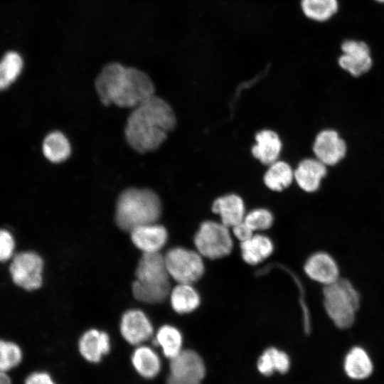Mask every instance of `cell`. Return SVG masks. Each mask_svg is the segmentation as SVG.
Segmentation results:
<instances>
[{
	"instance_id": "obj_1",
	"label": "cell",
	"mask_w": 384,
	"mask_h": 384,
	"mask_svg": "<svg viewBox=\"0 0 384 384\" xmlns=\"http://www.w3.org/2000/svg\"><path fill=\"white\" fill-rule=\"evenodd\" d=\"M171 107L153 95L134 107L127 119L125 137L131 147L144 153L156 149L176 126Z\"/></svg>"
},
{
	"instance_id": "obj_2",
	"label": "cell",
	"mask_w": 384,
	"mask_h": 384,
	"mask_svg": "<svg viewBox=\"0 0 384 384\" xmlns=\"http://www.w3.org/2000/svg\"><path fill=\"white\" fill-rule=\"evenodd\" d=\"M95 88L105 105L135 107L154 95V85L144 72L119 63L107 64L95 81Z\"/></svg>"
},
{
	"instance_id": "obj_3",
	"label": "cell",
	"mask_w": 384,
	"mask_h": 384,
	"mask_svg": "<svg viewBox=\"0 0 384 384\" xmlns=\"http://www.w3.org/2000/svg\"><path fill=\"white\" fill-rule=\"evenodd\" d=\"M135 276L132 293L137 300L148 304H158L169 296L171 290V277L164 255L159 252L143 253L138 262Z\"/></svg>"
},
{
	"instance_id": "obj_4",
	"label": "cell",
	"mask_w": 384,
	"mask_h": 384,
	"mask_svg": "<svg viewBox=\"0 0 384 384\" xmlns=\"http://www.w3.org/2000/svg\"><path fill=\"white\" fill-rule=\"evenodd\" d=\"M161 214V203L154 191L132 188L119 195L115 220L119 228L130 231L138 226L156 223Z\"/></svg>"
},
{
	"instance_id": "obj_5",
	"label": "cell",
	"mask_w": 384,
	"mask_h": 384,
	"mask_svg": "<svg viewBox=\"0 0 384 384\" xmlns=\"http://www.w3.org/2000/svg\"><path fill=\"white\" fill-rule=\"evenodd\" d=\"M323 301L326 313L336 327L346 329L354 324L361 295L351 281L340 277L324 287Z\"/></svg>"
},
{
	"instance_id": "obj_6",
	"label": "cell",
	"mask_w": 384,
	"mask_h": 384,
	"mask_svg": "<svg viewBox=\"0 0 384 384\" xmlns=\"http://www.w3.org/2000/svg\"><path fill=\"white\" fill-rule=\"evenodd\" d=\"M193 242L196 251L210 260L228 255L233 247L230 228L221 222L206 220L201 223L195 234Z\"/></svg>"
},
{
	"instance_id": "obj_7",
	"label": "cell",
	"mask_w": 384,
	"mask_h": 384,
	"mask_svg": "<svg viewBox=\"0 0 384 384\" xmlns=\"http://www.w3.org/2000/svg\"><path fill=\"white\" fill-rule=\"evenodd\" d=\"M164 259L171 278L178 283L193 284L204 274L203 257L197 251L176 247L170 249Z\"/></svg>"
},
{
	"instance_id": "obj_8",
	"label": "cell",
	"mask_w": 384,
	"mask_h": 384,
	"mask_svg": "<svg viewBox=\"0 0 384 384\" xmlns=\"http://www.w3.org/2000/svg\"><path fill=\"white\" fill-rule=\"evenodd\" d=\"M43 261L36 252L27 251L15 255L9 267L13 282L28 291L38 289L43 282Z\"/></svg>"
},
{
	"instance_id": "obj_9",
	"label": "cell",
	"mask_w": 384,
	"mask_h": 384,
	"mask_svg": "<svg viewBox=\"0 0 384 384\" xmlns=\"http://www.w3.org/2000/svg\"><path fill=\"white\" fill-rule=\"evenodd\" d=\"M205 373L204 363L198 353L182 350L171 359L167 384H201Z\"/></svg>"
},
{
	"instance_id": "obj_10",
	"label": "cell",
	"mask_w": 384,
	"mask_h": 384,
	"mask_svg": "<svg viewBox=\"0 0 384 384\" xmlns=\"http://www.w3.org/2000/svg\"><path fill=\"white\" fill-rule=\"evenodd\" d=\"M339 66L354 77L367 73L373 65L370 49L363 41L346 39L341 44Z\"/></svg>"
},
{
	"instance_id": "obj_11",
	"label": "cell",
	"mask_w": 384,
	"mask_h": 384,
	"mask_svg": "<svg viewBox=\"0 0 384 384\" xmlns=\"http://www.w3.org/2000/svg\"><path fill=\"white\" fill-rule=\"evenodd\" d=\"M304 270L309 278L324 287L335 282L341 277L336 260L324 251L311 255L304 263Z\"/></svg>"
},
{
	"instance_id": "obj_12",
	"label": "cell",
	"mask_w": 384,
	"mask_h": 384,
	"mask_svg": "<svg viewBox=\"0 0 384 384\" xmlns=\"http://www.w3.org/2000/svg\"><path fill=\"white\" fill-rule=\"evenodd\" d=\"M313 151L316 159L324 164L334 165L345 156L346 146L336 131L326 129L316 137Z\"/></svg>"
},
{
	"instance_id": "obj_13",
	"label": "cell",
	"mask_w": 384,
	"mask_h": 384,
	"mask_svg": "<svg viewBox=\"0 0 384 384\" xmlns=\"http://www.w3.org/2000/svg\"><path fill=\"white\" fill-rule=\"evenodd\" d=\"M120 331L127 342L132 345H138L152 336L154 329L151 321L142 311L130 309L122 317Z\"/></svg>"
},
{
	"instance_id": "obj_14",
	"label": "cell",
	"mask_w": 384,
	"mask_h": 384,
	"mask_svg": "<svg viewBox=\"0 0 384 384\" xmlns=\"http://www.w3.org/2000/svg\"><path fill=\"white\" fill-rule=\"evenodd\" d=\"M130 233L132 242L143 253L159 252L168 239L166 229L156 223L138 226Z\"/></svg>"
},
{
	"instance_id": "obj_15",
	"label": "cell",
	"mask_w": 384,
	"mask_h": 384,
	"mask_svg": "<svg viewBox=\"0 0 384 384\" xmlns=\"http://www.w3.org/2000/svg\"><path fill=\"white\" fill-rule=\"evenodd\" d=\"M212 211L220 218V222L231 228L243 221L245 215L242 198L234 193L217 198L212 204Z\"/></svg>"
},
{
	"instance_id": "obj_16",
	"label": "cell",
	"mask_w": 384,
	"mask_h": 384,
	"mask_svg": "<svg viewBox=\"0 0 384 384\" xmlns=\"http://www.w3.org/2000/svg\"><path fill=\"white\" fill-rule=\"evenodd\" d=\"M326 174L325 164L317 159H306L294 171V178L303 191L311 193L319 188L321 181Z\"/></svg>"
},
{
	"instance_id": "obj_17",
	"label": "cell",
	"mask_w": 384,
	"mask_h": 384,
	"mask_svg": "<svg viewBox=\"0 0 384 384\" xmlns=\"http://www.w3.org/2000/svg\"><path fill=\"white\" fill-rule=\"evenodd\" d=\"M78 347L80 354L85 359L96 363L110 351V338L104 331L90 329L81 336Z\"/></svg>"
},
{
	"instance_id": "obj_18",
	"label": "cell",
	"mask_w": 384,
	"mask_h": 384,
	"mask_svg": "<svg viewBox=\"0 0 384 384\" xmlns=\"http://www.w3.org/2000/svg\"><path fill=\"white\" fill-rule=\"evenodd\" d=\"M256 144L252 154L262 164L270 165L278 159L282 143L278 134L270 129H264L255 135Z\"/></svg>"
},
{
	"instance_id": "obj_19",
	"label": "cell",
	"mask_w": 384,
	"mask_h": 384,
	"mask_svg": "<svg viewBox=\"0 0 384 384\" xmlns=\"http://www.w3.org/2000/svg\"><path fill=\"white\" fill-rule=\"evenodd\" d=\"M240 251L246 263L256 265L272 255L274 244L267 235L255 233L250 238L240 242Z\"/></svg>"
},
{
	"instance_id": "obj_20",
	"label": "cell",
	"mask_w": 384,
	"mask_h": 384,
	"mask_svg": "<svg viewBox=\"0 0 384 384\" xmlns=\"http://www.w3.org/2000/svg\"><path fill=\"white\" fill-rule=\"evenodd\" d=\"M373 369V362L364 348L354 346L349 350L344 359V370L349 378L354 380L367 378Z\"/></svg>"
},
{
	"instance_id": "obj_21",
	"label": "cell",
	"mask_w": 384,
	"mask_h": 384,
	"mask_svg": "<svg viewBox=\"0 0 384 384\" xmlns=\"http://www.w3.org/2000/svg\"><path fill=\"white\" fill-rule=\"evenodd\" d=\"M170 302L173 309L178 314L195 311L200 305L201 297L191 284L178 283L170 292Z\"/></svg>"
},
{
	"instance_id": "obj_22",
	"label": "cell",
	"mask_w": 384,
	"mask_h": 384,
	"mask_svg": "<svg viewBox=\"0 0 384 384\" xmlns=\"http://www.w3.org/2000/svg\"><path fill=\"white\" fill-rule=\"evenodd\" d=\"M132 362L138 373L146 378L155 377L161 368V361L156 353L145 346H139L134 350Z\"/></svg>"
},
{
	"instance_id": "obj_23",
	"label": "cell",
	"mask_w": 384,
	"mask_h": 384,
	"mask_svg": "<svg viewBox=\"0 0 384 384\" xmlns=\"http://www.w3.org/2000/svg\"><path fill=\"white\" fill-rule=\"evenodd\" d=\"M301 9L309 19L316 22H325L338 11V0H301Z\"/></svg>"
},
{
	"instance_id": "obj_24",
	"label": "cell",
	"mask_w": 384,
	"mask_h": 384,
	"mask_svg": "<svg viewBox=\"0 0 384 384\" xmlns=\"http://www.w3.org/2000/svg\"><path fill=\"white\" fill-rule=\"evenodd\" d=\"M293 179L294 171L289 164L279 160L270 164L264 175L265 186L274 191H281L287 188Z\"/></svg>"
},
{
	"instance_id": "obj_25",
	"label": "cell",
	"mask_w": 384,
	"mask_h": 384,
	"mask_svg": "<svg viewBox=\"0 0 384 384\" xmlns=\"http://www.w3.org/2000/svg\"><path fill=\"white\" fill-rule=\"evenodd\" d=\"M44 156L53 163L67 159L70 154V145L65 136L60 132L48 134L43 143Z\"/></svg>"
},
{
	"instance_id": "obj_26",
	"label": "cell",
	"mask_w": 384,
	"mask_h": 384,
	"mask_svg": "<svg viewBox=\"0 0 384 384\" xmlns=\"http://www.w3.org/2000/svg\"><path fill=\"white\" fill-rule=\"evenodd\" d=\"M154 343L161 347L164 356L170 359L182 351V335L178 329L171 325H164L159 329Z\"/></svg>"
},
{
	"instance_id": "obj_27",
	"label": "cell",
	"mask_w": 384,
	"mask_h": 384,
	"mask_svg": "<svg viewBox=\"0 0 384 384\" xmlns=\"http://www.w3.org/2000/svg\"><path fill=\"white\" fill-rule=\"evenodd\" d=\"M289 366V356L273 347L266 349L257 361L258 370L265 375H270L274 371L284 373L288 371Z\"/></svg>"
},
{
	"instance_id": "obj_28",
	"label": "cell",
	"mask_w": 384,
	"mask_h": 384,
	"mask_svg": "<svg viewBox=\"0 0 384 384\" xmlns=\"http://www.w3.org/2000/svg\"><path fill=\"white\" fill-rule=\"evenodd\" d=\"M23 61L16 51H9L0 60V91L8 88L20 75Z\"/></svg>"
},
{
	"instance_id": "obj_29",
	"label": "cell",
	"mask_w": 384,
	"mask_h": 384,
	"mask_svg": "<svg viewBox=\"0 0 384 384\" xmlns=\"http://www.w3.org/2000/svg\"><path fill=\"white\" fill-rule=\"evenodd\" d=\"M22 358V351L18 345L0 339V370L7 373L18 366Z\"/></svg>"
},
{
	"instance_id": "obj_30",
	"label": "cell",
	"mask_w": 384,
	"mask_h": 384,
	"mask_svg": "<svg viewBox=\"0 0 384 384\" xmlns=\"http://www.w3.org/2000/svg\"><path fill=\"white\" fill-rule=\"evenodd\" d=\"M243 221L254 231L269 229L274 221L272 213L265 208H256L246 213Z\"/></svg>"
},
{
	"instance_id": "obj_31",
	"label": "cell",
	"mask_w": 384,
	"mask_h": 384,
	"mask_svg": "<svg viewBox=\"0 0 384 384\" xmlns=\"http://www.w3.org/2000/svg\"><path fill=\"white\" fill-rule=\"evenodd\" d=\"M14 247L15 242L11 233L0 229V262L9 260L13 255Z\"/></svg>"
},
{
	"instance_id": "obj_32",
	"label": "cell",
	"mask_w": 384,
	"mask_h": 384,
	"mask_svg": "<svg viewBox=\"0 0 384 384\" xmlns=\"http://www.w3.org/2000/svg\"><path fill=\"white\" fill-rule=\"evenodd\" d=\"M233 235L240 242L250 238L255 233L244 222L231 228Z\"/></svg>"
},
{
	"instance_id": "obj_33",
	"label": "cell",
	"mask_w": 384,
	"mask_h": 384,
	"mask_svg": "<svg viewBox=\"0 0 384 384\" xmlns=\"http://www.w3.org/2000/svg\"><path fill=\"white\" fill-rule=\"evenodd\" d=\"M25 384H55L50 375L46 372L31 373L25 380Z\"/></svg>"
},
{
	"instance_id": "obj_34",
	"label": "cell",
	"mask_w": 384,
	"mask_h": 384,
	"mask_svg": "<svg viewBox=\"0 0 384 384\" xmlns=\"http://www.w3.org/2000/svg\"><path fill=\"white\" fill-rule=\"evenodd\" d=\"M0 384H12L6 372L0 370Z\"/></svg>"
},
{
	"instance_id": "obj_35",
	"label": "cell",
	"mask_w": 384,
	"mask_h": 384,
	"mask_svg": "<svg viewBox=\"0 0 384 384\" xmlns=\"http://www.w3.org/2000/svg\"><path fill=\"white\" fill-rule=\"evenodd\" d=\"M377 1L378 3L384 4V0H374Z\"/></svg>"
}]
</instances>
